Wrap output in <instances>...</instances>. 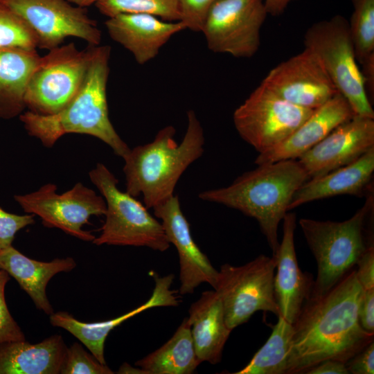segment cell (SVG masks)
Segmentation results:
<instances>
[{"label": "cell", "mask_w": 374, "mask_h": 374, "mask_svg": "<svg viewBox=\"0 0 374 374\" xmlns=\"http://www.w3.org/2000/svg\"><path fill=\"white\" fill-rule=\"evenodd\" d=\"M362 292L353 269L327 293L305 302L292 324L286 374L305 373L327 359L346 363L373 341L374 333L359 319Z\"/></svg>", "instance_id": "6da1fadb"}, {"label": "cell", "mask_w": 374, "mask_h": 374, "mask_svg": "<svg viewBox=\"0 0 374 374\" xmlns=\"http://www.w3.org/2000/svg\"><path fill=\"white\" fill-rule=\"evenodd\" d=\"M89 49L85 77L69 103L55 114L42 115L27 110L19 119L28 134L47 148L66 134H83L99 139L123 158L130 148L111 123L107 100L111 47L89 45Z\"/></svg>", "instance_id": "7a4b0ae2"}, {"label": "cell", "mask_w": 374, "mask_h": 374, "mask_svg": "<svg viewBox=\"0 0 374 374\" xmlns=\"http://www.w3.org/2000/svg\"><path fill=\"white\" fill-rule=\"evenodd\" d=\"M172 125L161 129L152 141L138 145L123 158L126 192L142 195L149 209L174 195L176 185L188 166L204 153V130L195 112H187V127L178 144Z\"/></svg>", "instance_id": "3957f363"}, {"label": "cell", "mask_w": 374, "mask_h": 374, "mask_svg": "<svg viewBox=\"0 0 374 374\" xmlns=\"http://www.w3.org/2000/svg\"><path fill=\"white\" fill-rule=\"evenodd\" d=\"M309 177L296 159L258 165L231 185L201 192L200 199L224 205L254 218L273 256L279 247L278 229L296 191Z\"/></svg>", "instance_id": "277c9868"}, {"label": "cell", "mask_w": 374, "mask_h": 374, "mask_svg": "<svg viewBox=\"0 0 374 374\" xmlns=\"http://www.w3.org/2000/svg\"><path fill=\"white\" fill-rule=\"evenodd\" d=\"M373 204V194L370 191L364 205L346 220L300 219V226L318 269L310 297L327 293L356 265L368 246L363 231Z\"/></svg>", "instance_id": "5b68a950"}, {"label": "cell", "mask_w": 374, "mask_h": 374, "mask_svg": "<svg viewBox=\"0 0 374 374\" xmlns=\"http://www.w3.org/2000/svg\"><path fill=\"white\" fill-rule=\"evenodd\" d=\"M91 181L105 200L107 210L96 245L147 247L165 251L170 245L161 222L128 193L118 188V179L107 167L98 163L89 172Z\"/></svg>", "instance_id": "8992f818"}, {"label": "cell", "mask_w": 374, "mask_h": 374, "mask_svg": "<svg viewBox=\"0 0 374 374\" xmlns=\"http://www.w3.org/2000/svg\"><path fill=\"white\" fill-rule=\"evenodd\" d=\"M305 48L314 53L327 74L355 115L374 118L356 60L348 21L337 15L314 23L304 35Z\"/></svg>", "instance_id": "52a82bcc"}, {"label": "cell", "mask_w": 374, "mask_h": 374, "mask_svg": "<svg viewBox=\"0 0 374 374\" xmlns=\"http://www.w3.org/2000/svg\"><path fill=\"white\" fill-rule=\"evenodd\" d=\"M276 266L274 256L263 254L243 265H221L213 289L222 301L230 330L247 322L258 311L279 316L274 290Z\"/></svg>", "instance_id": "ba28073f"}, {"label": "cell", "mask_w": 374, "mask_h": 374, "mask_svg": "<svg viewBox=\"0 0 374 374\" xmlns=\"http://www.w3.org/2000/svg\"><path fill=\"white\" fill-rule=\"evenodd\" d=\"M89 61V47L80 51L74 43L57 46L40 56L26 86V108L42 115L60 111L79 90Z\"/></svg>", "instance_id": "9c48e42d"}, {"label": "cell", "mask_w": 374, "mask_h": 374, "mask_svg": "<svg viewBox=\"0 0 374 374\" xmlns=\"http://www.w3.org/2000/svg\"><path fill=\"white\" fill-rule=\"evenodd\" d=\"M314 109L294 105L260 83L233 114L235 127L259 154L288 138Z\"/></svg>", "instance_id": "30bf717a"}, {"label": "cell", "mask_w": 374, "mask_h": 374, "mask_svg": "<svg viewBox=\"0 0 374 374\" xmlns=\"http://www.w3.org/2000/svg\"><path fill=\"white\" fill-rule=\"evenodd\" d=\"M14 199L26 213L37 215L47 227L60 229L66 233L87 242L96 236L82 229L91 216L105 215V199L80 182L62 193L57 186L46 184L37 190L25 195H16Z\"/></svg>", "instance_id": "8fae6325"}, {"label": "cell", "mask_w": 374, "mask_h": 374, "mask_svg": "<svg viewBox=\"0 0 374 374\" xmlns=\"http://www.w3.org/2000/svg\"><path fill=\"white\" fill-rule=\"evenodd\" d=\"M268 15L262 0H219L209 10L201 33L208 48L237 58H250L260 45Z\"/></svg>", "instance_id": "7c38bea8"}, {"label": "cell", "mask_w": 374, "mask_h": 374, "mask_svg": "<svg viewBox=\"0 0 374 374\" xmlns=\"http://www.w3.org/2000/svg\"><path fill=\"white\" fill-rule=\"evenodd\" d=\"M29 26L37 39V48L51 50L69 37L100 44L101 31L85 8L67 0H0Z\"/></svg>", "instance_id": "4fadbf2b"}, {"label": "cell", "mask_w": 374, "mask_h": 374, "mask_svg": "<svg viewBox=\"0 0 374 374\" xmlns=\"http://www.w3.org/2000/svg\"><path fill=\"white\" fill-rule=\"evenodd\" d=\"M261 83L284 100L312 109L338 92L317 55L305 48L271 69Z\"/></svg>", "instance_id": "5bb4252c"}, {"label": "cell", "mask_w": 374, "mask_h": 374, "mask_svg": "<svg viewBox=\"0 0 374 374\" xmlns=\"http://www.w3.org/2000/svg\"><path fill=\"white\" fill-rule=\"evenodd\" d=\"M374 147V118L354 115L298 158L309 179L357 159Z\"/></svg>", "instance_id": "9a60e30c"}, {"label": "cell", "mask_w": 374, "mask_h": 374, "mask_svg": "<svg viewBox=\"0 0 374 374\" xmlns=\"http://www.w3.org/2000/svg\"><path fill=\"white\" fill-rule=\"evenodd\" d=\"M154 215L161 223L179 259V294H190L202 283L215 286L218 271L195 242L190 225L180 206L177 195L157 205Z\"/></svg>", "instance_id": "2e32d148"}, {"label": "cell", "mask_w": 374, "mask_h": 374, "mask_svg": "<svg viewBox=\"0 0 374 374\" xmlns=\"http://www.w3.org/2000/svg\"><path fill=\"white\" fill-rule=\"evenodd\" d=\"M154 280V287L150 299L135 309L107 321L86 323L75 319L67 312L59 311L50 315L53 326L63 328L76 337L103 364H106L104 348L109 333L116 327L136 314L155 307L177 306L179 299L171 289L174 275L161 276L157 272L150 273Z\"/></svg>", "instance_id": "e0dca14e"}, {"label": "cell", "mask_w": 374, "mask_h": 374, "mask_svg": "<svg viewBox=\"0 0 374 374\" xmlns=\"http://www.w3.org/2000/svg\"><path fill=\"white\" fill-rule=\"evenodd\" d=\"M283 220V239L273 256L277 270L274 277V290L279 316L293 324L311 296L314 281L311 274L301 271L297 262L294 246L296 215L287 213Z\"/></svg>", "instance_id": "ac0fdd59"}, {"label": "cell", "mask_w": 374, "mask_h": 374, "mask_svg": "<svg viewBox=\"0 0 374 374\" xmlns=\"http://www.w3.org/2000/svg\"><path fill=\"white\" fill-rule=\"evenodd\" d=\"M105 25L109 37L141 65L153 60L173 35L186 29L181 21H165L146 13L118 14L108 17Z\"/></svg>", "instance_id": "d6986e66"}, {"label": "cell", "mask_w": 374, "mask_h": 374, "mask_svg": "<svg viewBox=\"0 0 374 374\" xmlns=\"http://www.w3.org/2000/svg\"><path fill=\"white\" fill-rule=\"evenodd\" d=\"M354 115L348 100L337 92L314 109L311 115L284 141L273 149L259 154L255 163L258 166L298 159Z\"/></svg>", "instance_id": "ffe728a7"}, {"label": "cell", "mask_w": 374, "mask_h": 374, "mask_svg": "<svg viewBox=\"0 0 374 374\" xmlns=\"http://www.w3.org/2000/svg\"><path fill=\"white\" fill-rule=\"evenodd\" d=\"M374 172V147L354 161L306 181L294 193L288 211L314 200L341 195L360 196Z\"/></svg>", "instance_id": "44dd1931"}, {"label": "cell", "mask_w": 374, "mask_h": 374, "mask_svg": "<svg viewBox=\"0 0 374 374\" xmlns=\"http://www.w3.org/2000/svg\"><path fill=\"white\" fill-rule=\"evenodd\" d=\"M188 320L199 361L216 364L231 332L225 322L222 301L215 290L203 292L188 310Z\"/></svg>", "instance_id": "7402d4cb"}, {"label": "cell", "mask_w": 374, "mask_h": 374, "mask_svg": "<svg viewBox=\"0 0 374 374\" xmlns=\"http://www.w3.org/2000/svg\"><path fill=\"white\" fill-rule=\"evenodd\" d=\"M75 267L71 257L39 261L26 256L12 245L0 251V269L13 277L37 308L48 315L54 312L46 292L49 280L55 274L69 272Z\"/></svg>", "instance_id": "603a6c76"}, {"label": "cell", "mask_w": 374, "mask_h": 374, "mask_svg": "<svg viewBox=\"0 0 374 374\" xmlns=\"http://www.w3.org/2000/svg\"><path fill=\"white\" fill-rule=\"evenodd\" d=\"M66 348L60 335L37 344L26 340L2 343L0 374H60Z\"/></svg>", "instance_id": "cb8c5ba5"}, {"label": "cell", "mask_w": 374, "mask_h": 374, "mask_svg": "<svg viewBox=\"0 0 374 374\" xmlns=\"http://www.w3.org/2000/svg\"><path fill=\"white\" fill-rule=\"evenodd\" d=\"M39 58L36 49L0 48V119L24 112L26 86Z\"/></svg>", "instance_id": "d4e9b609"}, {"label": "cell", "mask_w": 374, "mask_h": 374, "mask_svg": "<svg viewBox=\"0 0 374 374\" xmlns=\"http://www.w3.org/2000/svg\"><path fill=\"white\" fill-rule=\"evenodd\" d=\"M201 364L185 318L174 335L160 348L137 360L135 366L145 374H191Z\"/></svg>", "instance_id": "484cf974"}, {"label": "cell", "mask_w": 374, "mask_h": 374, "mask_svg": "<svg viewBox=\"0 0 374 374\" xmlns=\"http://www.w3.org/2000/svg\"><path fill=\"white\" fill-rule=\"evenodd\" d=\"M292 335V324L278 316L265 344L243 368L233 374H286Z\"/></svg>", "instance_id": "4316f807"}, {"label": "cell", "mask_w": 374, "mask_h": 374, "mask_svg": "<svg viewBox=\"0 0 374 374\" xmlns=\"http://www.w3.org/2000/svg\"><path fill=\"white\" fill-rule=\"evenodd\" d=\"M95 5L107 17L122 13H146L168 21L181 17L178 0H99Z\"/></svg>", "instance_id": "83f0119b"}, {"label": "cell", "mask_w": 374, "mask_h": 374, "mask_svg": "<svg viewBox=\"0 0 374 374\" xmlns=\"http://www.w3.org/2000/svg\"><path fill=\"white\" fill-rule=\"evenodd\" d=\"M353 11L348 21L356 60L361 64L374 53V0H351Z\"/></svg>", "instance_id": "f1b7e54d"}, {"label": "cell", "mask_w": 374, "mask_h": 374, "mask_svg": "<svg viewBox=\"0 0 374 374\" xmlns=\"http://www.w3.org/2000/svg\"><path fill=\"white\" fill-rule=\"evenodd\" d=\"M0 48L36 49L37 37L26 22L0 2Z\"/></svg>", "instance_id": "f546056e"}, {"label": "cell", "mask_w": 374, "mask_h": 374, "mask_svg": "<svg viewBox=\"0 0 374 374\" xmlns=\"http://www.w3.org/2000/svg\"><path fill=\"white\" fill-rule=\"evenodd\" d=\"M61 374H113L107 364H101L81 344L73 343L66 348L60 368Z\"/></svg>", "instance_id": "4dcf8cb0"}, {"label": "cell", "mask_w": 374, "mask_h": 374, "mask_svg": "<svg viewBox=\"0 0 374 374\" xmlns=\"http://www.w3.org/2000/svg\"><path fill=\"white\" fill-rule=\"evenodd\" d=\"M10 275L0 269V344L12 341L26 340L19 326L11 315L5 299V287Z\"/></svg>", "instance_id": "1f68e13d"}, {"label": "cell", "mask_w": 374, "mask_h": 374, "mask_svg": "<svg viewBox=\"0 0 374 374\" xmlns=\"http://www.w3.org/2000/svg\"><path fill=\"white\" fill-rule=\"evenodd\" d=\"M219 0H178L180 21L186 29L201 32L212 6Z\"/></svg>", "instance_id": "d6a6232c"}, {"label": "cell", "mask_w": 374, "mask_h": 374, "mask_svg": "<svg viewBox=\"0 0 374 374\" xmlns=\"http://www.w3.org/2000/svg\"><path fill=\"white\" fill-rule=\"evenodd\" d=\"M34 215H17L0 207V251L12 245L16 233L35 223Z\"/></svg>", "instance_id": "836d02e7"}, {"label": "cell", "mask_w": 374, "mask_h": 374, "mask_svg": "<svg viewBox=\"0 0 374 374\" xmlns=\"http://www.w3.org/2000/svg\"><path fill=\"white\" fill-rule=\"evenodd\" d=\"M355 269L357 280L362 290L374 289V248L368 245L357 260Z\"/></svg>", "instance_id": "e575fe53"}, {"label": "cell", "mask_w": 374, "mask_h": 374, "mask_svg": "<svg viewBox=\"0 0 374 374\" xmlns=\"http://www.w3.org/2000/svg\"><path fill=\"white\" fill-rule=\"evenodd\" d=\"M349 373H374V343L368 344L364 348L354 355L346 363Z\"/></svg>", "instance_id": "d590c367"}, {"label": "cell", "mask_w": 374, "mask_h": 374, "mask_svg": "<svg viewBox=\"0 0 374 374\" xmlns=\"http://www.w3.org/2000/svg\"><path fill=\"white\" fill-rule=\"evenodd\" d=\"M358 314L362 327L374 333V289L362 290Z\"/></svg>", "instance_id": "8d00e7d4"}, {"label": "cell", "mask_w": 374, "mask_h": 374, "mask_svg": "<svg viewBox=\"0 0 374 374\" xmlns=\"http://www.w3.org/2000/svg\"><path fill=\"white\" fill-rule=\"evenodd\" d=\"M346 363L334 359L324 360L308 369L305 374H348Z\"/></svg>", "instance_id": "74e56055"}, {"label": "cell", "mask_w": 374, "mask_h": 374, "mask_svg": "<svg viewBox=\"0 0 374 374\" xmlns=\"http://www.w3.org/2000/svg\"><path fill=\"white\" fill-rule=\"evenodd\" d=\"M360 65L364 87L371 102V98L374 97V53L366 57Z\"/></svg>", "instance_id": "f35d334b"}, {"label": "cell", "mask_w": 374, "mask_h": 374, "mask_svg": "<svg viewBox=\"0 0 374 374\" xmlns=\"http://www.w3.org/2000/svg\"><path fill=\"white\" fill-rule=\"evenodd\" d=\"M268 15L276 17L282 15L289 4L296 0H262Z\"/></svg>", "instance_id": "ab89813d"}, {"label": "cell", "mask_w": 374, "mask_h": 374, "mask_svg": "<svg viewBox=\"0 0 374 374\" xmlns=\"http://www.w3.org/2000/svg\"><path fill=\"white\" fill-rule=\"evenodd\" d=\"M118 373H143V374H145L144 371L140 368L139 367L138 368H134V367H132L130 365H129L127 363H124L123 364H122L118 372Z\"/></svg>", "instance_id": "60d3db41"}, {"label": "cell", "mask_w": 374, "mask_h": 374, "mask_svg": "<svg viewBox=\"0 0 374 374\" xmlns=\"http://www.w3.org/2000/svg\"><path fill=\"white\" fill-rule=\"evenodd\" d=\"M75 6L86 8L92 4H96L99 0H67Z\"/></svg>", "instance_id": "b9f144b4"}]
</instances>
